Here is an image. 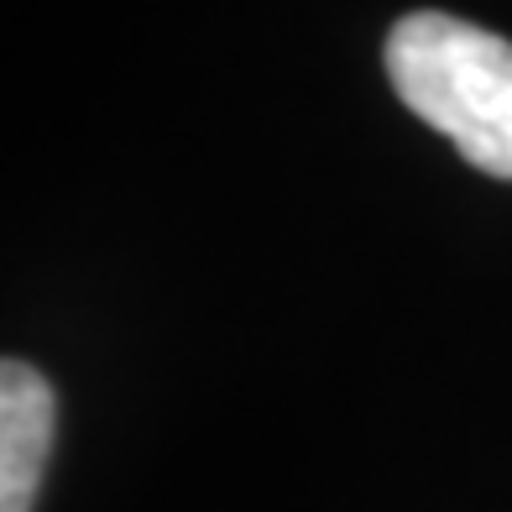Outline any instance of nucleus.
<instances>
[{"mask_svg":"<svg viewBox=\"0 0 512 512\" xmlns=\"http://www.w3.org/2000/svg\"><path fill=\"white\" fill-rule=\"evenodd\" d=\"M58 434V398L27 361L0 366V512H32Z\"/></svg>","mask_w":512,"mask_h":512,"instance_id":"f03ea898","label":"nucleus"},{"mask_svg":"<svg viewBox=\"0 0 512 512\" xmlns=\"http://www.w3.org/2000/svg\"><path fill=\"white\" fill-rule=\"evenodd\" d=\"M398 100L471 168L512 183V42L450 11H413L387 37Z\"/></svg>","mask_w":512,"mask_h":512,"instance_id":"f257e3e1","label":"nucleus"}]
</instances>
